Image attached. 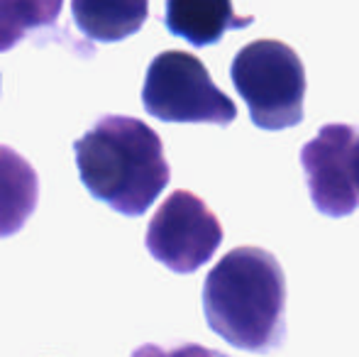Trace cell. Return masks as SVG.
Segmentation results:
<instances>
[{"label": "cell", "instance_id": "cell-1", "mask_svg": "<svg viewBox=\"0 0 359 357\" xmlns=\"http://www.w3.org/2000/svg\"><path fill=\"white\" fill-rule=\"evenodd\" d=\"M210 330L250 353H271L286 340V276L262 248L230 250L203 284Z\"/></svg>", "mask_w": 359, "mask_h": 357}, {"label": "cell", "instance_id": "cell-2", "mask_svg": "<svg viewBox=\"0 0 359 357\" xmlns=\"http://www.w3.org/2000/svg\"><path fill=\"white\" fill-rule=\"evenodd\" d=\"M79 177L90 196L137 218L171 181L161 137L130 115H103L74 142Z\"/></svg>", "mask_w": 359, "mask_h": 357}, {"label": "cell", "instance_id": "cell-3", "mask_svg": "<svg viewBox=\"0 0 359 357\" xmlns=\"http://www.w3.org/2000/svg\"><path fill=\"white\" fill-rule=\"evenodd\" d=\"M235 90L259 130H288L303 123L306 67L281 39H255L235 54L230 67Z\"/></svg>", "mask_w": 359, "mask_h": 357}, {"label": "cell", "instance_id": "cell-4", "mask_svg": "<svg viewBox=\"0 0 359 357\" xmlns=\"http://www.w3.org/2000/svg\"><path fill=\"white\" fill-rule=\"evenodd\" d=\"M142 105L161 123H208L227 128L237 108L210 79L205 64L189 52H161L151 59L142 86Z\"/></svg>", "mask_w": 359, "mask_h": 357}, {"label": "cell", "instance_id": "cell-5", "mask_svg": "<svg viewBox=\"0 0 359 357\" xmlns=\"http://www.w3.org/2000/svg\"><path fill=\"white\" fill-rule=\"evenodd\" d=\"M222 243L217 215L191 191H174L147 228V252L176 274H194L213 260Z\"/></svg>", "mask_w": 359, "mask_h": 357}, {"label": "cell", "instance_id": "cell-6", "mask_svg": "<svg viewBox=\"0 0 359 357\" xmlns=\"http://www.w3.org/2000/svg\"><path fill=\"white\" fill-rule=\"evenodd\" d=\"M308 194L318 213L345 218L359 208V128L323 125L301 149Z\"/></svg>", "mask_w": 359, "mask_h": 357}, {"label": "cell", "instance_id": "cell-7", "mask_svg": "<svg viewBox=\"0 0 359 357\" xmlns=\"http://www.w3.org/2000/svg\"><path fill=\"white\" fill-rule=\"evenodd\" d=\"M252 22V15L235 13L232 0H166L164 10L166 29L194 47H213L227 29H245Z\"/></svg>", "mask_w": 359, "mask_h": 357}, {"label": "cell", "instance_id": "cell-8", "mask_svg": "<svg viewBox=\"0 0 359 357\" xmlns=\"http://www.w3.org/2000/svg\"><path fill=\"white\" fill-rule=\"evenodd\" d=\"M39 201V177L15 149L0 144V240L18 235Z\"/></svg>", "mask_w": 359, "mask_h": 357}, {"label": "cell", "instance_id": "cell-9", "mask_svg": "<svg viewBox=\"0 0 359 357\" xmlns=\"http://www.w3.org/2000/svg\"><path fill=\"white\" fill-rule=\"evenodd\" d=\"M74 22L93 42H123L142 29L149 0H72Z\"/></svg>", "mask_w": 359, "mask_h": 357}, {"label": "cell", "instance_id": "cell-10", "mask_svg": "<svg viewBox=\"0 0 359 357\" xmlns=\"http://www.w3.org/2000/svg\"><path fill=\"white\" fill-rule=\"evenodd\" d=\"M62 5L64 0H0V54L15 49L34 29L57 22Z\"/></svg>", "mask_w": 359, "mask_h": 357}]
</instances>
